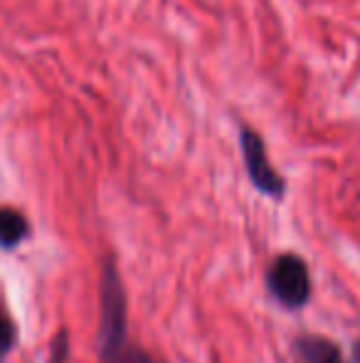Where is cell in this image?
<instances>
[{"mask_svg": "<svg viewBox=\"0 0 360 363\" xmlns=\"http://www.w3.org/2000/svg\"><path fill=\"white\" fill-rule=\"evenodd\" d=\"M99 346L104 361H114L126 351V296L116 269L104 267L101 277V329Z\"/></svg>", "mask_w": 360, "mask_h": 363, "instance_id": "cell-1", "label": "cell"}, {"mask_svg": "<svg viewBox=\"0 0 360 363\" xmlns=\"http://www.w3.org/2000/svg\"><path fill=\"white\" fill-rule=\"evenodd\" d=\"M267 289L286 309H301L311 296L306 262L296 255H279L267 272Z\"/></svg>", "mask_w": 360, "mask_h": 363, "instance_id": "cell-2", "label": "cell"}, {"mask_svg": "<svg viewBox=\"0 0 360 363\" xmlns=\"http://www.w3.org/2000/svg\"><path fill=\"white\" fill-rule=\"evenodd\" d=\"M240 144H242V156H245L247 176H250L252 186L269 198H281L284 193H286V183L274 171L269 153H267V146H265V139H262L255 129H250V126H242Z\"/></svg>", "mask_w": 360, "mask_h": 363, "instance_id": "cell-3", "label": "cell"}, {"mask_svg": "<svg viewBox=\"0 0 360 363\" xmlns=\"http://www.w3.org/2000/svg\"><path fill=\"white\" fill-rule=\"evenodd\" d=\"M294 363H346L333 341L323 336H298L294 341Z\"/></svg>", "mask_w": 360, "mask_h": 363, "instance_id": "cell-4", "label": "cell"}, {"mask_svg": "<svg viewBox=\"0 0 360 363\" xmlns=\"http://www.w3.org/2000/svg\"><path fill=\"white\" fill-rule=\"evenodd\" d=\"M25 235H28V223H25V218L20 216V213L3 208V211H0V245H3V247H13Z\"/></svg>", "mask_w": 360, "mask_h": 363, "instance_id": "cell-5", "label": "cell"}, {"mask_svg": "<svg viewBox=\"0 0 360 363\" xmlns=\"http://www.w3.org/2000/svg\"><path fill=\"white\" fill-rule=\"evenodd\" d=\"M109 363H158V361H156L153 356L144 354L141 349H129V346H126L124 354H119L114 361H109Z\"/></svg>", "mask_w": 360, "mask_h": 363, "instance_id": "cell-6", "label": "cell"}, {"mask_svg": "<svg viewBox=\"0 0 360 363\" xmlns=\"http://www.w3.org/2000/svg\"><path fill=\"white\" fill-rule=\"evenodd\" d=\"M13 344V326H10L8 316L0 311V351H5Z\"/></svg>", "mask_w": 360, "mask_h": 363, "instance_id": "cell-7", "label": "cell"}, {"mask_svg": "<svg viewBox=\"0 0 360 363\" xmlns=\"http://www.w3.org/2000/svg\"><path fill=\"white\" fill-rule=\"evenodd\" d=\"M353 359H356V363H360V341H356V346H353Z\"/></svg>", "mask_w": 360, "mask_h": 363, "instance_id": "cell-8", "label": "cell"}]
</instances>
